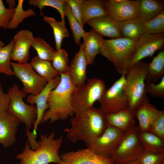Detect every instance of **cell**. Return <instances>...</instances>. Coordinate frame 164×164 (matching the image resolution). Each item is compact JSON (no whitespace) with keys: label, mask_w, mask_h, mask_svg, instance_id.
I'll return each mask as SVG.
<instances>
[{"label":"cell","mask_w":164,"mask_h":164,"mask_svg":"<svg viewBox=\"0 0 164 164\" xmlns=\"http://www.w3.org/2000/svg\"><path fill=\"white\" fill-rule=\"evenodd\" d=\"M75 115L70 119V127L64 132L71 141H82L87 147L102 133L108 124L106 115L100 108L93 107Z\"/></svg>","instance_id":"1"},{"label":"cell","mask_w":164,"mask_h":164,"mask_svg":"<svg viewBox=\"0 0 164 164\" xmlns=\"http://www.w3.org/2000/svg\"><path fill=\"white\" fill-rule=\"evenodd\" d=\"M59 74L60 81L50 93L47 101L49 108L43 114L41 123L48 121L52 123L59 120H65L74 114L72 95L77 87L71 82L68 73Z\"/></svg>","instance_id":"2"},{"label":"cell","mask_w":164,"mask_h":164,"mask_svg":"<svg viewBox=\"0 0 164 164\" xmlns=\"http://www.w3.org/2000/svg\"><path fill=\"white\" fill-rule=\"evenodd\" d=\"M55 136L54 132L48 135L41 134L38 141V147L36 150L32 149L27 142L22 152L16 156L20 160V164H64L59 154L63 137L55 139Z\"/></svg>","instance_id":"3"},{"label":"cell","mask_w":164,"mask_h":164,"mask_svg":"<svg viewBox=\"0 0 164 164\" xmlns=\"http://www.w3.org/2000/svg\"><path fill=\"white\" fill-rule=\"evenodd\" d=\"M148 66L147 63L140 61L129 68L125 74L124 90L128 101V108L134 111L149 101L145 89Z\"/></svg>","instance_id":"4"},{"label":"cell","mask_w":164,"mask_h":164,"mask_svg":"<svg viewBox=\"0 0 164 164\" xmlns=\"http://www.w3.org/2000/svg\"><path fill=\"white\" fill-rule=\"evenodd\" d=\"M135 42L123 37L103 38L99 54L113 63L118 73L125 74L135 51Z\"/></svg>","instance_id":"5"},{"label":"cell","mask_w":164,"mask_h":164,"mask_svg":"<svg viewBox=\"0 0 164 164\" xmlns=\"http://www.w3.org/2000/svg\"><path fill=\"white\" fill-rule=\"evenodd\" d=\"M106 89L105 84L102 79L91 78L87 80L84 85L77 87L72 94V104L74 114L93 107Z\"/></svg>","instance_id":"6"},{"label":"cell","mask_w":164,"mask_h":164,"mask_svg":"<svg viewBox=\"0 0 164 164\" xmlns=\"http://www.w3.org/2000/svg\"><path fill=\"white\" fill-rule=\"evenodd\" d=\"M10 103L6 111L26 125V132L29 131L32 125H34L37 118V110L34 105L26 103L23 98L27 94L20 89L18 84H13L7 92Z\"/></svg>","instance_id":"7"},{"label":"cell","mask_w":164,"mask_h":164,"mask_svg":"<svg viewBox=\"0 0 164 164\" xmlns=\"http://www.w3.org/2000/svg\"><path fill=\"white\" fill-rule=\"evenodd\" d=\"M138 126L124 132L110 157L114 164H122L137 160L144 151L138 138Z\"/></svg>","instance_id":"8"},{"label":"cell","mask_w":164,"mask_h":164,"mask_svg":"<svg viewBox=\"0 0 164 164\" xmlns=\"http://www.w3.org/2000/svg\"><path fill=\"white\" fill-rule=\"evenodd\" d=\"M125 81V74L121 75L109 88L105 90L98 101L100 104V108L106 115L128 107V101L124 90Z\"/></svg>","instance_id":"9"},{"label":"cell","mask_w":164,"mask_h":164,"mask_svg":"<svg viewBox=\"0 0 164 164\" xmlns=\"http://www.w3.org/2000/svg\"><path fill=\"white\" fill-rule=\"evenodd\" d=\"M10 65L14 75L23 84L22 91L26 94H38L47 84L46 80L34 71L30 63L11 61Z\"/></svg>","instance_id":"10"},{"label":"cell","mask_w":164,"mask_h":164,"mask_svg":"<svg viewBox=\"0 0 164 164\" xmlns=\"http://www.w3.org/2000/svg\"><path fill=\"white\" fill-rule=\"evenodd\" d=\"M164 44V33H145L135 42V51L129 68L145 58L152 57L156 51L163 47Z\"/></svg>","instance_id":"11"},{"label":"cell","mask_w":164,"mask_h":164,"mask_svg":"<svg viewBox=\"0 0 164 164\" xmlns=\"http://www.w3.org/2000/svg\"><path fill=\"white\" fill-rule=\"evenodd\" d=\"M104 5L107 15L119 22L139 17L136 1L104 0Z\"/></svg>","instance_id":"12"},{"label":"cell","mask_w":164,"mask_h":164,"mask_svg":"<svg viewBox=\"0 0 164 164\" xmlns=\"http://www.w3.org/2000/svg\"><path fill=\"white\" fill-rule=\"evenodd\" d=\"M124 133V132L108 124L102 133L87 148L99 154L110 157Z\"/></svg>","instance_id":"13"},{"label":"cell","mask_w":164,"mask_h":164,"mask_svg":"<svg viewBox=\"0 0 164 164\" xmlns=\"http://www.w3.org/2000/svg\"><path fill=\"white\" fill-rule=\"evenodd\" d=\"M60 157L64 164H114L110 157L99 154L89 148L64 152Z\"/></svg>","instance_id":"14"},{"label":"cell","mask_w":164,"mask_h":164,"mask_svg":"<svg viewBox=\"0 0 164 164\" xmlns=\"http://www.w3.org/2000/svg\"><path fill=\"white\" fill-rule=\"evenodd\" d=\"M35 37L28 29H22L17 32L12 39L14 45L11 58L19 63H27L30 58L29 50Z\"/></svg>","instance_id":"15"},{"label":"cell","mask_w":164,"mask_h":164,"mask_svg":"<svg viewBox=\"0 0 164 164\" xmlns=\"http://www.w3.org/2000/svg\"><path fill=\"white\" fill-rule=\"evenodd\" d=\"M60 79L59 75L47 83L45 87L38 94L36 95L29 94L27 97L26 103L31 105L35 104L37 110V118L34 125L32 132L36 133L37 126L41 123L43 114L49 108L47 101L50 93L58 85Z\"/></svg>","instance_id":"16"},{"label":"cell","mask_w":164,"mask_h":164,"mask_svg":"<svg viewBox=\"0 0 164 164\" xmlns=\"http://www.w3.org/2000/svg\"><path fill=\"white\" fill-rule=\"evenodd\" d=\"M20 122L6 111L0 113V144L8 148L16 141V135Z\"/></svg>","instance_id":"17"},{"label":"cell","mask_w":164,"mask_h":164,"mask_svg":"<svg viewBox=\"0 0 164 164\" xmlns=\"http://www.w3.org/2000/svg\"><path fill=\"white\" fill-rule=\"evenodd\" d=\"M83 50V43H80L79 51L75 54L71 61L67 72L71 82L77 87L82 86L87 80V64Z\"/></svg>","instance_id":"18"},{"label":"cell","mask_w":164,"mask_h":164,"mask_svg":"<svg viewBox=\"0 0 164 164\" xmlns=\"http://www.w3.org/2000/svg\"><path fill=\"white\" fill-rule=\"evenodd\" d=\"M86 24L102 37L107 36L111 39L122 37L119 22L109 16L104 15L92 19Z\"/></svg>","instance_id":"19"},{"label":"cell","mask_w":164,"mask_h":164,"mask_svg":"<svg viewBox=\"0 0 164 164\" xmlns=\"http://www.w3.org/2000/svg\"><path fill=\"white\" fill-rule=\"evenodd\" d=\"M83 38V53L87 64H92L96 56L100 53L103 37L92 29L85 32Z\"/></svg>","instance_id":"20"},{"label":"cell","mask_w":164,"mask_h":164,"mask_svg":"<svg viewBox=\"0 0 164 164\" xmlns=\"http://www.w3.org/2000/svg\"><path fill=\"white\" fill-rule=\"evenodd\" d=\"M135 111L128 108L106 115L108 123L125 132L135 126Z\"/></svg>","instance_id":"21"},{"label":"cell","mask_w":164,"mask_h":164,"mask_svg":"<svg viewBox=\"0 0 164 164\" xmlns=\"http://www.w3.org/2000/svg\"><path fill=\"white\" fill-rule=\"evenodd\" d=\"M158 110L155 106L149 102V101L145 102L136 108L135 114L138 122V127L139 132L149 131Z\"/></svg>","instance_id":"22"},{"label":"cell","mask_w":164,"mask_h":164,"mask_svg":"<svg viewBox=\"0 0 164 164\" xmlns=\"http://www.w3.org/2000/svg\"><path fill=\"white\" fill-rule=\"evenodd\" d=\"M144 22L140 17L119 22L122 37L136 41L146 33Z\"/></svg>","instance_id":"23"},{"label":"cell","mask_w":164,"mask_h":164,"mask_svg":"<svg viewBox=\"0 0 164 164\" xmlns=\"http://www.w3.org/2000/svg\"><path fill=\"white\" fill-rule=\"evenodd\" d=\"M104 0H83L81 10L83 27L89 20L106 15L104 5Z\"/></svg>","instance_id":"24"},{"label":"cell","mask_w":164,"mask_h":164,"mask_svg":"<svg viewBox=\"0 0 164 164\" xmlns=\"http://www.w3.org/2000/svg\"><path fill=\"white\" fill-rule=\"evenodd\" d=\"M139 17L145 22L152 19L164 10L162 1L156 0H136Z\"/></svg>","instance_id":"25"},{"label":"cell","mask_w":164,"mask_h":164,"mask_svg":"<svg viewBox=\"0 0 164 164\" xmlns=\"http://www.w3.org/2000/svg\"><path fill=\"white\" fill-rule=\"evenodd\" d=\"M138 136L144 151L156 153L164 152V140L149 132H140Z\"/></svg>","instance_id":"26"},{"label":"cell","mask_w":164,"mask_h":164,"mask_svg":"<svg viewBox=\"0 0 164 164\" xmlns=\"http://www.w3.org/2000/svg\"><path fill=\"white\" fill-rule=\"evenodd\" d=\"M29 63L33 69L47 83L60 75L50 62L40 59L37 56L33 57Z\"/></svg>","instance_id":"27"},{"label":"cell","mask_w":164,"mask_h":164,"mask_svg":"<svg viewBox=\"0 0 164 164\" xmlns=\"http://www.w3.org/2000/svg\"><path fill=\"white\" fill-rule=\"evenodd\" d=\"M164 74V51L160 52L148 64L145 81L156 82Z\"/></svg>","instance_id":"28"},{"label":"cell","mask_w":164,"mask_h":164,"mask_svg":"<svg viewBox=\"0 0 164 164\" xmlns=\"http://www.w3.org/2000/svg\"><path fill=\"white\" fill-rule=\"evenodd\" d=\"M44 21L50 24L52 28L54 33L56 51L61 48L63 39L68 38L69 34L65 25V21H58L53 18L43 16Z\"/></svg>","instance_id":"29"},{"label":"cell","mask_w":164,"mask_h":164,"mask_svg":"<svg viewBox=\"0 0 164 164\" xmlns=\"http://www.w3.org/2000/svg\"><path fill=\"white\" fill-rule=\"evenodd\" d=\"M64 11L65 16H66L68 19L75 43L76 44H80V39L83 37L86 31L73 15L66 2L64 5Z\"/></svg>","instance_id":"30"},{"label":"cell","mask_w":164,"mask_h":164,"mask_svg":"<svg viewBox=\"0 0 164 164\" xmlns=\"http://www.w3.org/2000/svg\"><path fill=\"white\" fill-rule=\"evenodd\" d=\"M14 43L12 39L6 46L0 47V73L8 76L14 75L10 65Z\"/></svg>","instance_id":"31"},{"label":"cell","mask_w":164,"mask_h":164,"mask_svg":"<svg viewBox=\"0 0 164 164\" xmlns=\"http://www.w3.org/2000/svg\"><path fill=\"white\" fill-rule=\"evenodd\" d=\"M31 46L36 51L39 59L50 62L56 51L44 39L39 37L34 38Z\"/></svg>","instance_id":"32"},{"label":"cell","mask_w":164,"mask_h":164,"mask_svg":"<svg viewBox=\"0 0 164 164\" xmlns=\"http://www.w3.org/2000/svg\"><path fill=\"white\" fill-rule=\"evenodd\" d=\"M24 0H18V4L15 8L13 15L9 23L8 29H9L16 28L25 18L36 15L35 11L31 9L24 10L23 9Z\"/></svg>","instance_id":"33"},{"label":"cell","mask_w":164,"mask_h":164,"mask_svg":"<svg viewBox=\"0 0 164 164\" xmlns=\"http://www.w3.org/2000/svg\"><path fill=\"white\" fill-rule=\"evenodd\" d=\"M66 0H29V4L34 6H37L40 11L41 16H43L42 10L45 6H50L57 9L59 13L62 20L65 21L64 11Z\"/></svg>","instance_id":"34"},{"label":"cell","mask_w":164,"mask_h":164,"mask_svg":"<svg viewBox=\"0 0 164 164\" xmlns=\"http://www.w3.org/2000/svg\"><path fill=\"white\" fill-rule=\"evenodd\" d=\"M51 61L53 67L59 73H67L69 59L68 54L65 50L61 48L56 51Z\"/></svg>","instance_id":"35"},{"label":"cell","mask_w":164,"mask_h":164,"mask_svg":"<svg viewBox=\"0 0 164 164\" xmlns=\"http://www.w3.org/2000/svg\"><path fill=\"white\" fill-rule=\"evenodd\" d=\"M146 32L151 34H158L164 32V10L150 20L145 22Z\"/></svg>","instance_id":"36"},{"label":"cell","mask_w":164,"mask_h":164,"mask_svg":"<svg viewBox=\"0 0 164 164\" xmlns=\"http://www.w3.org/2000/svg\"><path fill=\"white\" fill-rule=\"evenodd\" d=\"M164 140V111L158 110L149 131Z\"/></svg>","instance_id":"37"},{"label":"cell","mask_w":164,"mask_h":164,"mask_svg":"<svg viewBox=\"0 0 164 164\" xmlns=\"http://www.w3.org/2000/svg\"><path fill=\"white\" fill-rule=\"evenodd\" d=\"M137 160L139 164H163L164 152L156 153L143 151Z\"/></svg>","instance_id":"38"},{"label":"cell","mask_w":164,"mask_h":164,"mask_svg":"<svg viewBox=\"0 0 164 164\" xmlns=\"http://www.w3.org/2000/svg\"><path fill=\"white\" fill-rule=\"evenodd\" d=\"M145 89L146 93H148L153 97L164 98V76L161 79L157 84L154 83L145 81Z\"/></svg>","instance_id":"39"},{"label":"cell","mask_w":164,"mask_h":164,"mask_svg":"<svg viewBox=\"0 0 164 164\" xmlns=\"http://www.w3.org/2000/svg\"><path fill=\"white\" fill-rule=\"evenodd\" d=\"M15 11V9L6 8L3 1L0 0V26L5 29H8L9 22Z\"/></svg>","instance_id":"40"},{"label":"cell","mask_w":164,"mask_h":164,"mask_svg":"<svg viewBox=\"0 0 164 164\" xmlns=\"http://www.w3.org/2000/svg\"><path fill=\"white\" fill-rule=\"evenodd\" d=\"M79 23L83 28L81 13V5L83 0H66Z\"/></svg>","instance_id":"41"},{"label":"cell","mask_w":164,"mask_h":164,"mask_svg":"<svg viewBox=\"0 0 164 164\" xmlns=\"http://www.w3.org/2000/svg\"><path fill=\"white\" fill-rule=\"evenodd\" d=\"M10 103V99L8 93L4 91L0 82V113L6 111Z\"/></svg>","instance_id":"42"},{"label":"cell","mask_w":164,"mask_h":164,"mask_svg":"<svg viewBox=\"0 0 164 164\" xmlns=\"http://www.w3.org/2000/svg\"><path fill=\"white\" fill-rule=\"evenodd\" d=\"M6 2L8 4L9 9H15L16 4V2L15 0H6Z\"/></svg>","instance_id":"43"},{"label":"cell","mask_w":164,"mask_h":164,"mask_svg":"<svg viewBox=\"0 0 164 164\" xmlns=\"http://www.w3.org/2000/svg\"><path fill=\"white\" fill-rule=\"evenodd\" d=\"M122 164H139L138 161L137 160L130 161Z\"/></svg>","instance_id":"44"},{"label":"cell","mask_w":164,"mask_h":164,"mask_svg":"<svg viewBox=\"0 0 164 164\" xmlns=\"http://www.w3.org/2000/svg\"><path fill=\"white\" fill-rule=\"evenodd\" d=\"M1 27L0 26V28ZM5 46V43L2 41L0 39V47H2Z\"/></svg>","instance_id":"45"},{"label":"cell","mask_w":164,"mask_h":164,"mask_svg":"<svg viewBox=\"0 0 164 164\" xmlns=\"http://www.w3.org/2000/svg\"><path fill=\"white\" fill-rule=\"evenodd\" d=\"M163 164H164V163H163Z\"/></svg>","instance_id":"46"}]
</instances>
